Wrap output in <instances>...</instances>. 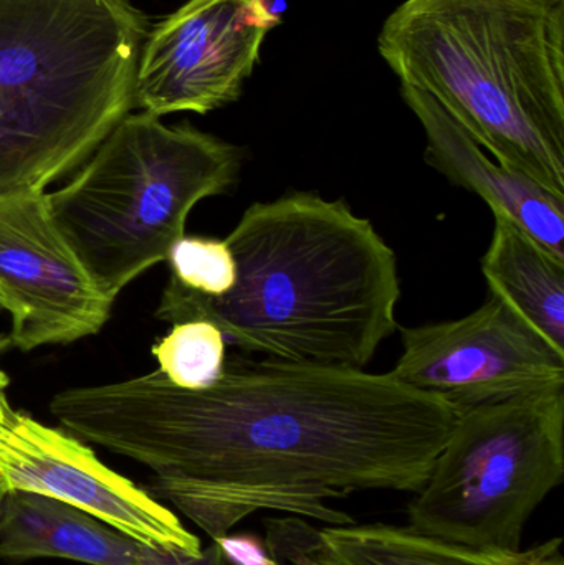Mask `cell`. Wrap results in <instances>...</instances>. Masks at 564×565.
Here are the masks:
<instances>
[{"mask_svg":"<svg viewBox=\"0 0 564 565\" xmlns=\"http://www.w3.org/2000/svg\"><path fill=\"white\" fill-rule=\"evenodd\" d=\"M0 295L10 345L30 352L102 331L106 298L53 221L45 191L0 194Z\"/></svg>","mask_w":564,"mask_h":565,"instance_id":"9c48e42d","label":"cell"},{"mask_svg":"<svg viewBox=\"0 0 564 565\" xmlns=\"http://www.w3.org/2000/svg\"><path fill=\"white\" fill-rule=\"evenodd\" d=\"M136 565H231L225 559L217 541H212L207 550H182L174 546L139 544Z\"/></svg>","mask_w":564,"mask_h":565,"instance_id":"e0dca14e","label":"cell"},{"mask_svg":"<svg viewBox=\"0 0 564 565\" xmlns=\"http://www.w3.org/2000/svg\"><path fill=\"white\" fill-rule=\"evenodd\" d=\"M377 50L500 164L564 198V0H404Z\"/></svg>","mask_w":564,"mask_h":565,"instance_id":"3957f363","label":"cell"},{"mask_svg":"<svg viewBox=\"0 0 564 565\" xmlns=\"http://www.w3.org/2000/svg\"><path fill=\"white\" fill-rule=\"evenodd\" d=\"M237 280L212 298L169 278L156 318L212 322L248 354L366 369L397 331V258L368 218L297 191L255 202L225 238Z\"/></svg>","mask_w":564,"mask_h":565,"instance_id":"7a4b0ae2","label":"cell"},{"mask_svg":"<svg viewBox=\"0 0 564 565\" xmlns=\"http://www.w3.org/2000/svg\"><path fill=\"white\" fill-rule=\"evenodd\" d=\"M7 490L0 483V510H2L3 498H6Z\"/></svg>","mask_w":564,"mask_h":565,"instance_id":"d6986e66","label":"cell"},{"mask_svg":"<svg viewBox=\"0 0 564 565\" xmlns=\"http://www.w3.org/2000/svg\"><path fill=\"white\" fill-rule=\"evenodd\" d=\"M493 217L492 242L482 258L490 295L502 299L556 351L564 352V260L510 218Z\"/></svg>","mask_w":564,"mask_h":565,"instance_id":"5bb4252c","label":"cell"},{"mask_svg":"<svg viewBox=\"0 0 564 565\" xmlns=\"http://www.w3.org/2000/svg\"><path fill=\"white\" fill-rule=\"evenodd\" d=\"M171 277L201 295H225L237 280V265L227 242L219 238L182 237L169 252Z\"/></svg>","mask_w":564,"mask_h":565,"instance_id":"2e32d148","label":"cell"},{"mask_svg":"<svg viewBox=\"0 0 564 565\" xmlns=\"http://www.w3.org/2000/svg\"><path fill=\"white\" fill-rule=\"evenodd\" d=\"M280 25L267 0H189L149 30L135 79V108L207 115L237 102Z\"/></svg>","mask_w":564,"mask_h":565,"instance_id":"ba28073f","label":"cell"},{"mask_svg":"<svg viewBox=\"0 0 564 565\" xmlns=\"http://www.w3.org/2000/svg\"><path fill=\"white\" fill-rule=\"evenodd\" d=\"M310 546L324 565H564L562 537L525 551L476 550L386 523L313 527Z\"/></svg>","mask_w":564,"mask_h":565,"instance_id":"4fadbf2b","label":"cell"},{"mask_svg":"<svg viewBox=\"0 0 564 565\" xmlns=\"http://www.w3.org/2000/svg\"><path fill=\"white\" fill-rule=\"evenodd\" d=\"M225 341L217 326L202 319L178 322L152 345L159 372L172 385L185 391H201L221 377L224 371Z\"/></svg>","mask_w":564,"mask_h":565,"instance_id":"9a60e30c","label":"cell"},{"mask_svg":"<svg viewBox=\"0 0 564 565\" xmlns=\"http://www.w3.org/2000/svg\"><path fill=\"white\" fill-rule=\"evenodd\" d=\"M10 348V339L9 335L0 334V359L6 354L7 349Z\"/></svg>","mask_w":564,"mask_h":565,"instance_id":"ac0fdd59","label":"cell"},{"mask_svg":"<svg viewBox=\"0 0 564 565\" xmlns=\"http://www.w3.org/2000/svg\"><path fill=\"white\" fill-rule=\"evenodd\" d=\"M50 412L79 440L149 468L152 494L212 541L264 511L347 526L354 518L331 501L416 493L457 418L391 372L241 354L201 391L156 371L66 388Z\"/></svg>","mask_w":564,"mask_h":565,"instance_id":"6da1fadb","label":"cell"},{"mask_svg":"<svg viewBox=\"0 0 564 565\" xmlns=\"http://www.w3.org/2000/svg\"><path fill=\"white\" fill-rule=\"evenodd\" d=\"M0 309H3L2 295H0Z\"/></svg>","mask_w":564,"mask_h":565,"instance_id":"ffe728a7","label":"cell"},{"mask_svg":"<svg viewBox=\"0 0 564 565\" xmlns=\"http://www.w3.org/2000/svg\"><path fill=\"white\" fill-rule=\"evenodd\" d=\"M7 387L0 367V483L7 491L65 501L139 543L201 550L171 510L102 463L85 441L15 411Z\"/></svg>","mask_w":564,"mask_h":565,"instance_id":"30bf717a","label":"cell"},{"mask_svg":"<svg viewBox=\"0 0 564 565\" xmlns=\"http://www.w3.org/2000/svg\"><path fill=\"white\" fill-rule=\"evenodd\" d=\"M401 342L391 374L457 412L564 387V352L493 295L456 321L401 329Z\"/></svg>","mask_w":564,"mask_h":565,"instance_id":"52a82bcc","label":"cell"},{"mask_svg":"<svg viewBox=\"0 0 564 565\" xmlns=\"http://www.w3.org/2000/svg\"><path fill=\"white\" fill-rule=\"evenodd\" d=\"M139 541L86 511L43 494L7 491L0 510V557L136 565Z\"/></svg>","mask_w":564,"mask_h":565,"instance_id":"7c38bea8","label":"cell"},{"mask_svg":"<svg viewBox=\"0 0 564 565\" xmlns=\"http://www.w3.org/2000/svg\"><path fill=\"white\" fill-rule=\"evenodd\" d=\"M132 0H0V194L45 191L135 108Z\"/></svg>","mask_w":564,"mask_h":565,"instance_id":"277c9868","label":"cell"},{"mask_svg":"<svg viewBox=\"0 0 564 565\" xmlns=\"http://www.w3.org/2000/svg\"><path fill=\"white\" fill-rule=\"evenodd\" d=\"M401 96L426 132V161L450 182L479 195L493 214L510 218L550 254L564 260V198L487 158L466 129L423 89L401 85Z\"/></svg>","mask_w":564,"mask_h":565,"instance_id":"8fae6325","label":"cell"},{"mask_svg":"<svg viewBox=\"0 0 564 565\" xmlns=\"http://www.w3.org/2000/svg\"><path fill=\"white\" fill-rule=\"evenodd\" d=\"M244 152L189 122L129 113L72 181L49 194L53 221L96 288L115 301L139 275L168 262L192 209L227 194Z\"/></svg>","mask_w":564,"mask_h":565,"instance_id":"5b68a950","label":"cell"},{"mask_svg":"<svg viewBox=\"0 0 564 565\" xmlns=\"http://www.w3.org/2000/svg\"><path fill=\"white\" fill-rule=\"evenodd\" d=\"M564 480V387L457 412L407 504L414 533L476 550H522L533 513Z\"/></svg>","mask_w":564,"mask_h":565,"instance_id":"8992f818","label":"cell"}]
</instances>
